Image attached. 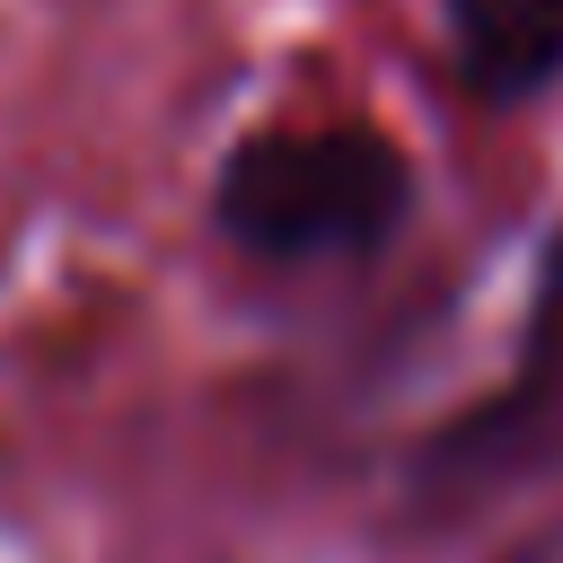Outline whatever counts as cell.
Instances as JSON below:
<instances>
[{
  "mask_svg": "<svg viewBox=\"0 0 563 563\" xmlns=\"http://www.w3.org/2000/svg\"><path fill=\"white\" fill-rule=\"evenodd\" d=\"M457 79L493 106H528L563 79V0H449Z\"/></svg>",
  "mask_w": 563,
  "mask_h": 563,
  "instance_id": "3",
  "label": "cell"
},
{
  "mask_svg": "<svg viewBox=\"0 0 563 563\" xmlns=\"http://www.w3.org/2000/svg\"><path fill=\"white\" fill-rule=\"evenodd\" d=\"M563 449V238L545 246V282H537V317H528V352L510 369V387H493L475 413H457L422 475L440 493H493L528 466H545Z\"/></svg>",
  "mask_w": 563,
  "mask_h": 563,
  "instance_id": "2",
  "label": "cell"
},
{
  "mask_svg": "<svg viewBox=\"0 0 563 563\" xmlns=\"http://www.w3.org/2000/svg\"><path fill=\"white\" fill-rule=\"evenodd\" d=\"M413 202V167L396 141L378 132H264L246 150H229L220 167V229L246 255L273 264H325V255H369L405 229Z\"/></svg>",
  "mask_w": 563,
  "mask_h": 563,
  "instance_id": "1",
  "label": "cell"
},
{
  "mask_svg": "<svg viewBox=\"0 0 563 563\" xmlns=\"http://www.w3.org/2000/svg\"><path fill=\"white\" fill-rule=\"evenodd\" d=\"M501 563H563V528H545V537H528V545H510Z\"/></svg>",
  "mask_w": 563,
  "mask_h": 563,
  "instance_id": "4",
  "label": "cell"
}]
</instances>
